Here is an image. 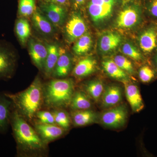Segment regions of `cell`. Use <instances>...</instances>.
I'll return each mask as SVG.
<instances>
[{
    "instance_id": "8992f818",
    "label": "cell",
    "mask_w": 157,
    "mask_h": 157,
    "mask_svg": "<svg viewBox=\"0 0 157 157\" xmlns=\"http://www.w3.org/2000/svg\"><path fill=\"white\" fill-rule=\"evenodd\" d=\"M17 64V54L14 48L9 43L0 41V79L12 78Z\"/></svg>"
},
{
    "instance_id": "603a6c76",
    "label": "cell",
    "mask_w": 157,
    "mask_h": 157,
    "mask_svg": "<svg viewBox=\"0 0 157 157\" xmlns=\"http://www.w3.org/2000/svg\"><path fill=\"white\" fill-rule=\"evenodd\" d=\"M15 34L20 42L25 45L30 37V25L25 17H19L16 20L14 28Z\"/></svg>"
},
{
    "instance_id": "1f68e13d",
    "label": "cell",
    "mask_w": 157,
    "mask_h": 157,
    "mask_svg": "<svg viewBox=\"0 0 157 157\" xmlns=\"http://www.w3.org/2000/svg\"><path fill=\"white\" fill-rule=\"evenodd\" d=\"M113 60L121 70L128 74H133L135 73V69L132 62L124 56H115Z\"/></svg>"
},
{
    "instance_id": "30bf717a",
    "label": "cell",
    "mask_w": 157,
    "mask_h": 157,
    "mask_svg": "<svg viewBox=\"0 0 157 157\" xmlns=\"http://www.w3.org/2000/svg\"><path fill=\"white\" fill-rule=\"evenodd\" d=\"M122 43V38L120 34L114 31H108L102 34L99 38L98 48L102 54L113 53Z\"/></svg>"
},
{
    "instance_id": "f546056e",
    "label": "cell",
    "mask_w": 157,
    "mask_h": 157,
    "mask_svg": "<svg viewBox=\"0 0 157 157\" xmlns=\"http://www.w3.org/2000/svg\"><path fill=\"white\" fill-rule=\"evenodd\" d=\"M141 3L145 16L150 21H157V0H142Z\"/></svg>"
},
{
    "instance_id": "7a4b0ae2",
    "label": "cell",
    "mask_w": 157,
    "mask_h": 157,
    "mask_svg": "<svg viewBox=\"0 0 157 157\" xmlns=\"http://www.w3.org/2000/svg\"><path fill=\"white\" fill-rule=\"evenodd\" d=\"M12 101L13 108L28 121H31L40 110L43 101V85L39 76L24 90L15 94L5 93Z\"/></svg>"
},
{
    "instance_id": "d4e9b609",
    "label": "cell",
    "mask_w": 157,
    "mask_h": 157,
    "mask_svg": "<svg viewBox=\"0 0 157 157\" xmlns=\"http://www.w3.org/2000/svg\"><path fill=\"white\" fill-rule=\"evenodd\" d=\"M70 106L75 110H84L90 109L92 107V104L86 94L84 92L78 90L74 92Z\"/></svg>"
},
{
    "instance_id": "484cf974",
    "label": "cell",
    "mask_w": 157,
    "mask_h": 157,
    "mask_svg": "<svg viewBox=\"0 0 157 157\" xmlns=\"http://www.w3.org/2000/svg\"><path fill=\"white\" fill-rule=\"evenodd\" d=\"M121 46V51L125 56L132 59L135 61L144 63L146 57L142 53L140 49L130 42H125Z\"/></svg>"
},
{
    "instance_id": "7402d4cb",
    "label": "cell",
    "mask_w": 157,
    "mask_h": 157,
    "mask_svg": "<svg viewBox=\"0 0 157 157\" xmlns=\"http://www.w3.org/2000/svg\"><path fill=\"white\" fill-rule=\"evenodd\" d=\"M48 54L45 61L44 70L47 76L52 75L55 67L59 56L60 48L55 44H47Z\"/></svg>"
},
{
    "instance_id": "83f0119b",
    "label": "cell",
    "mask_w": 157,
    "mask_h": 157,
    "mask_svg": "<svg viewBox=\"0 0 157 157\" xmlns=\"http://www.w3.org/2000/svg\"><path fill=\"white\" fill-rule=\"evenodd\" d=\"M36 9V0H19L17 12L19 17L32 16Z\"/></svg>"
},
{
    "instance_id": "277c9868",
    "label": "cell",
    "mask_w": 157,
    "mask_h": 157,
    "mask_svg": "<svg viewBox=\"0 0 157 157\" xmlns=\"http://www.w3.org/2000/svg\"><path fill=\"white\" fill-rule=\"evenodd\" d=\"M144 14L141 2L127 4L118 14L115 20L116 27L129 31L144 24Z\"/></svg>"
},
{
    "instance_id": "ba28073f",
    "label": "cell",
    "mask_w": 157,
    "mask_h": 157,
    "mask_svg": "<svg viewBox=\"0 0 157 157\" xmlns=\"http://www.w3.org/2000/svg\"><path fill=\"white\" fill-rule=\"evenodd\" d=\"M65 36L69 43L75 42L87 33V27L84 19L78 12L72 14L65 27Z\"/></svg>"
},
{
    "instance_id": "d6986e66",
    "label": "cell",
    "mask_w": 157,
    "mask_h": 157,
    "mask_svg": "<svg viewBox=\"0 0 157 157\" xmlns=\"http://www.w3.org/2000/svg\"><path fill=\"white\" fill-rule=\"evenodd\" d=\"M32 16L34 26L40 33L49 36L54 33V25L39 9H36Z\"/></svg>"
},
{
    "instance_id": "ffe728a7",
    "label": "cell",
    "mask_w": 157,
    "mask_h": 157,
    "mask_svg": "<svg viewBox=\"0 0 157 157\" xmlns=\"http://www.w3.org/2000/svg\"><path fill=\"white\" fill-rule=\"evenodd\" d=\"M98 114L90 109L76 110L72 115L74 125L82 127L94 123L98 121Z\"/></svg>"
},
{
    "instance_id": "e575fe53",
    "label": "cell",
    "mask_w": 157,
    "mask_h": 157,
    "mask_svg": "<svg viewBox=\"0 0 157 157\" xmlns=\"http://www.w3.org/2000/svg\"><path fill=\"white\" fill-rule=\"evenodd\" d=\"M88 0H73L74 6L76 8H79L86 3Z\"/></svg>"
},
{
    "instance_id": "cb8c5ba5",
    "label": "cell",
    "mask_w": 157,
    "mask_h": 157,
    "mask_svg": "<svg viewBox=\"0 0 157 157\" xmlns=\"http://www.w3.org/2000/svg\"><path fill=\"white\" fill-rule=\"evenodd\" d=\"M93 39L87 32L75 41L73 51L78 56L84 55L89 52L93 46Z\"/></svg>"
},
{
    "instance_id": "4316f807",
    "label": "cell",
    "mask_w": 157,
    "mask_h": 157,
    "mask_svg": "<svg viewBox=\"0 0 157 157\" xmlns=\"http://www.w3.org/2000/svg\"><path fill=\"white\" fill-rule=\"evenodd\" d=\"M85 90L92 99L98 101L104 91V83L99 79L91 80L85 85Z\"/></svg>"
},
{
    "instance_id": "4dcf8cb0",
    "label": "cell",
    "mask_w": 157,
    "mask_h": 157,
    "mask_svg": "<svg viewBox=\"0 0 157 157\" xmlns=\"http://www.w3.org/2000/svg\"><path fill=\"white\" fill-rule=\"evenodd\" d=\"M53 113L56 124L65 130L70 128V120L67 113L62 109H56Z\"/></svg>"
},
{
    "instance_id": "ac0fdd59",
    "label": "cell",
    "mask_w": 157,
    "mask_h": 157,
    "mask_svg": "<svg viewBox=\"0 0 157 157\" xmlns=\"http://www.w3.org/2000/svg\"><path fill=\"white\" fill-rule=\"evenodd\" d=\"M97 62L92 56L87 57L79 60L74 67L73 76L78 78H83L89 76L95 71Z\"/></svg>"
},
{
    "instance_id": "44dd1931",
    "label": "cell",
    "mask_w": 157,
    "mask_h": 157,
    "mask_svg": "<svg viewBox=\"0 0 157 157\" xmlns=\"http://www.w3.org/2000/svg\"><path fill=\"white\" fill-rule=\"evenodd\" d=\"M102 67L105 73L111 78L123 82H128V73L121 69L113 59L105 60L102 62Z\"/></svg>"
},
{
    "instance_id": "8fae6325",
    "label": "cell",
    "mask_w": 157,
    "mask_h": 157,
    "mask_svg": "<svg viewBox=\"0 0 157 157\" xmlns=\"http://www.w3.org/2000/svg\"><path fill=\"white\" fill-rule=\"evenodd\" d=\"M41 9L42 13L54 25L60 27L64 23L67 13L66 7L45 2L41 4Z\"/></svg>"
},
{
    "instance_id": "9c48e42d",
    "label": "cell",
    "mask_w": 157,
    "mask_h": 157,
    "mask_svg": "<svg viewBox=\"0 0 157 157\" xmlns=\"http://www.w3.org/2000/svg\"><path fill=\"white\" fill-rule=\"evenodd\" d=\"M128 113L125 105H118L104 112L101 116V122L105 126L108 128H121L126 124Z\"/></svg>"
},
{
    "instance_id": "7c38bea8",
    "label": "cell",
    "mask_w": 157,
    "mask_h": 157,
    "mask_svg": "<svg viewBox=\"0 0 157 157\" xmlns=\"http://www.w3.org/2000/svg\"><path fill=\"white\" fill-rule=\"evenodd\" d=\"M35 129L43 142L46 144L61 137L66 131L56 124L38 122L35 124Z\"/></svg>"
},
{
    "instance_id": "d590c367",
    "label": "cell",
    "mask_w": 157,
    "mask_h": 157,
    "mask_svg": "<svg viewBox=\"0 0 157 157\" xmlns=\"http://www.w3.org/2000/svg\"><path fill=\"white\" fill-rule=\"evenodd\" d=\"M152 65L157 72V50L152 55Z\"/></svg>"
},
{
    "instance_id": "836d02e7",
    "label": "cell",
    "mask_w": 157,
    "mask_h": 157,
    "mask_svg": "<svg viewBox=\"0 0 157 157\" xmlns=\"http://www.w3.org/2000/svg\"><path fill=\"white\" fill-rule=\"evenodd\" d=\"M45 2L54 3L56 5L64 6L66 8L70 5L69 0H45Z\"/></svg>"
},
{
    "instance_id": "5bb4252c",
    "label": "cell",
    "mask_w": 157,
    "mask_h": 157,
    "mask_svg": "<svg viewBox=\"0 0 157 157\" xmlns=\"http://www.w3.org/2000/svg\"><path fill=\"white\" fill-rule=\"evenodd\" d=\"M125 95L127 101L134 112H140L144 108L143 99L139 88L135 84L125 82Z\"/></svg>"
},
{
    "instance_id": "52a82bcc",
    "label": "cell",
    "mask_w": 157,
    "mask_h": 157,
    "mask_svg": "<svg viewBox=\"0 0 157 157\" xmlns=\"http://www.w3.org/2000/svg\"><path fill=\"white\" fill-rule=\"evenodd\" d=\"M137 42L138 48L144 56L152 55L157 50V21H150L148 24H144Z\"/></svg>"
},
{
    "instance_id": "d6a6232c",
    "label": "cell",
    "mask_w": 157,
    "mask_h": 157,
    "mask_svg": "<svg viewBox=\"0 0 157 157\" xmlns=\"http://www.w3.org/2000/svg\"><path fill=\"white\" fill-rule=\"evenodd\" d=\"M36 118L37 119L38 122L40 123L56 124L52 112L40 110L37 113Z\"/></svg>"
},
{
    "instance_id": "e0dca14e",
    "label": "cell",
    "mask_w": 157,
    "mask_h": 157,
    "mask_svg": "<svg viewBox=\"0 0 157 157\" xmlns=\"http://www.w3.org/2000/svg\"><path fill=\"white\" fill-rule=\"evenodd\" d=\"M102 105L105 108L116 106L122 98L121 88L116 85H111L106 88L102 94Z\"/></svg>"
},
{
    "instance_id": "f1b7e54d",
    "label": "cell",
    "mask_w": 157,
    "mask_h": 157,
    "mask_svg": "<svg viewBox=\"0 0 157 157\" xmlns=\"http://www.w3.org/2000/svg\"><path fill=\"white\" fill-rule=\"evenodd\" d=\"M157 72L152 66L144 64L138 71V76L141 82L148 83L152 81L156 76Z\"/></svg>"
},
{
    "instance_id": "9a60e30c",
    "label": "cell",
    "mask_w": 157,
    "mask_h": 157,
    "mask_svg": "<svg viewBox=\"0 0 157 157\" xmlns=\"http://www.w3.org/2000/svg\"><path fill=\"white\" fill-rule=\"evenodd\" d=\"M59 56L52 75L57 78H64L69 75L72 67V59L70 54L61 49Z\"/></svg>"
},
{
    "instance_id": "8d00e7d4",
    "label": "cell",
    "mask_w": 157,
    "mask_h": 157,
    "mask_svg": "<svg viewBox=\"0 0 157 157\" xmlns=\"http://www.w3.org/2000/svg\"><path fill=\"white\" fill-rule=\"evenodd\" d=\"M139 1H140V2H141V1H142V0H139Z\"/></svg>"
},
{
    "instance_id": "2e32d148",
    "label": "cell",
    "mask_w": 157,
    "mask_h": 157,
    "mask_svg": "<svg viewBox=\"0 0 157 157\" xmlns=\"http://www.w3.org/2000/svg\"><path fill=\"white\" fill-rule=\"evenodd\" d=\"M13 109L12 101L5 93L0 94V133L6 132L8 128Z\"/></svg>"
},
{
    "instance_id": "5b68a950",
    "label": "cell",
    "mask_w": 157,
    "mask_h": 157,
    "mask_svg": "<svg viewBox=\"0 0 157 157\" xmlns=\"http://www.w3.org/2000/svg\"><path fill=\"white\" fill-rule=\"evenodd\" d=\"M119 0H89L88 13L97 27L104 25L112 17Z\"/></svg>"
},
{
    "instance_id": "4fadbf2b",
    "label": "cell",
    "mask_w": 157,
    "mask_h": 157,
    "mask_svg": "<svg viewBox=\"0 0 157 157\" xmlns=\"http://www.w3.org/2000/svg\"><path fill=\"white\" fill-rule=\"evenodd\" d=\"M29 54L34 64L39 70L43 71L48 54L47 46L33 39L29 40Z\"/></svg>"
},
{
    "instance_id": "3957f363",
    "label": "cell",
    "mask_w": 157,
    "mask_h": 157,
    "mask_svg": "<svg viewBox=\"0 0 157 157\" xmlns=\"http://www.w3.org/2000/svg\"><path fill=\"white\" fill-rule=\"evenodd\" d=\"M74 93V82L70 78H56L43 85V101L45 106L63 109L70 105Z\"/></svg>"
},
{
    "instance_id": "6da1fadb",
    "label": "cell",
    "mask_w": 157,
    "mask_h": 157,
    "mask_svg": "<svg viewBox=\"0 0 157 157\" xmlns=\"http://www.w3.org/2000/svg\"><path fill=\"white\" fill-rule=\"evenodd\" d=\"M10 124L17 144L18 155L39 157L45 155L47 145L35 129L14 109L11 113Z\"/></svg>"
}]
</instances>
